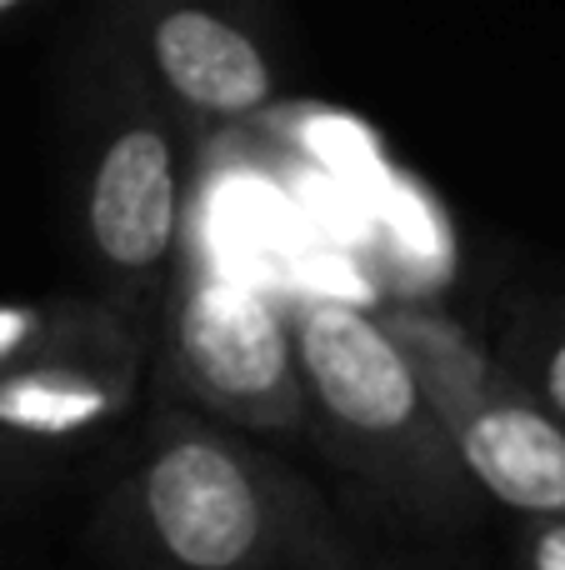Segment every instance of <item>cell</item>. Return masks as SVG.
<instances>
[{
    "label": "cell",
    "instance_id": "cell-1",
    "mask_svg": "<svg viewBox=\"0 0 565 570\" xmlns=\"http://www.w3.org/2000/svg\"><path fill=\"white\" fill-rule=\"evenodd\" d=\"M336 505L270 441L150 401L90 501L80 551L90 570H266Z\"/></svg>",
    "mask_w": 565,
    "mask_h": 570
},
{
    "label": "cell",
    "instance_id": "cell-2",
    "mask_svg": "<svg viewBox=\"0 0 565 570\" xmlns=\"http://www.w3.org/2000/svg\"><path fill=\"white\" fill-rule=\"evenodd\" d=\"M290 311L310 445L350 491V505L390 541L430 551L466 546L486 525L490 501L380 311L336 295H300Z\"/></svg>",
    "mask_w": 565,
    "mask_h": 570
},
{
    "label": "cell",
    "instance_id": "cell-3",
    "mask_svg": "<svg viewBox=\"0 0 565 570\" xmlns=\"http://www.w3.org/2000/svg\"><path fill=\"white\" fill-rule=\"evenodd\" d=\"M190 126L100 20L70 86V230L80 276L156 325L186 250Z\"/></svg>",
    "mask_w": 565,
    "mask_h": 570
},
{
    "label": "cell",
    "instance_id": "cell-4",
    "mask_svg": "<svg viewBox=\"0 0 565 570\" xmlns=\"http://www.w3.org/2000/svg\"><path fill=\"white\" fill-rule=\"evenodd\" d=\"M150 401H176L260 441H310L296 311L186 236L160 311Z\"/></svg>",
    "mask_w": 565,
    "mask_h": 570
},
{
    "label": "cell",
    "instance_id": "cell-5",
    "mask_svg": "<svg viewBox=\"0 0 565 570\" xmlns=\"http://www.w3.org/2000/svg\"><path fill=\"white\" fill-rule=\"evenodd\" d=\"M380 321L426 381L470 481L506 515L565 511V421L470 325L426 301H386Z\"/></svg>",
    "mask_w": 565,
    "mask_h": 570
},
{
    "label": "cell",
    "instance_id": "cell-6",
    "mask_svg": "<svg viewBox=\"0 0 565 570\" xmlns=\"http://www.w3.org/2000/svg\"><path fill=\"white\" fill-rule=\"evenodd\" d=\"M100 20L196 140L276 106L280 60L250 0H100Z\"/></svg>",
    "mask_w": 565,
    "mask_h": 570
},
{
    "label": "cell",
    "instance_id": "cell-7",
    "mask_svg": "<svg viewBox=\"0 0 565 570\" xmlns=\"http://www.w3.org/2000/svg\"><path fill=\"white\" fill-rule=\"evenodd\" d=\"M150 351H70L0 375V431L76 461L120 451L150 401Z\"/></svg>",
    "mask_w": 565,
    "mask_h": 570
},
{
    "label": "cell",
    "instance_id": "cell-8",
    "mask_svg": "<svg viewBox=\"0 0 565 570\" xmlns=\"http://www.w3.org/2000/svg\"><path fill=\"white\" fill-rule=\"evenodd\" d=\"M70 351L156 355V325H146L140 315H130L126 305H116L110 295L90 291V285L0 301V375Z\"/></svg>",
    "mask_w": 565,
    "mask_h": 570
},
{
    "label": "cell",
    "instance_id": "cell-9",
    "mask_svg": "<svg viewBox=\"0 0 565 570\" xmlns=\"http://www.w3.org/2000/svg\"><path fill=\"white\" fill-rule=\"evenodd\" d=\"M266 570H436V556H430V546L380 541L376 525H356V515L336 505Z\"/></svg>",
    "mask_w": 565,
    "mask_h": 570
},
{
    "label": "cell",
    "instance_id": "cell-10",
    "mask_svg": "<svg viewBox=\"0 0 565 570\" xmlns=\"http://www.w3.org/2000/svg\"><path fill=\"white\" fill-rule=\"evenodd\" d=\"M496 351L565 421V301H516Z\"/></svg>",
    "mask_w": 565,
    "mask_h": 570
},
{
    "label": "cell",
    "instance_id": "cell-11",
    "mask_svg": "<svg viewBox=\"0 0 565 570\" xmlns=\"http://www.w3.org/2000/svg\"><path fill=\"white\" fill-rule=\"evenodd\" d=\"M86 471H90V461L40 451V445H26L0 431V515L16 511V505L40 501V495L60 491V485H76Z\"/></svg>",
    "mask_w": 565,
    "mask_h": 570
},
{
    "label": "cell",
    "instance_id": "cell-12",
    "mask_svg": "<svg viewBox=\"0 0 565 570\" xmlns=\"http://www.w3.org/2000/svg\"><path fill=\"white\" fill-rule=\"evenodd\" d=\"M511 570H565V511L561 515H511Z\"/></svg>",
    "mask_w": 565,
    "mask_h": 570
},
{
    "label": "cell",
    "instance_id": "cell-13",
    "mask_svg": "<svg viewBox=\"0 0 565 570\" xmlns=\"http://www.w3.org/2000/svg\"><path fill=\"white\" fill-rule=\"evenodd\" d=\"M0 570H50L36 546H0Z\"/></svg>",
    "mask_w": 565,
    "mask_h": 570
},
{
    "label": "cell",
    "instance_id": "cell-14",
    "mask_svg": "<svg viewBox=\"0 0 565 570\" xmlns=\"http://www.w3.org/2000/svg\"><path fill=\"white\" fill-rule=\"evenodd\" d=\"M30 6H36V0H0V20H16V16H26Z\"/></svg>",
    "mask_w": 565,
    "mask_h": 570
},
{
    "label": "cell",
    "instance_id": "cell-15",
    "mask_svg": "<svg viewBox=\"0 0 565 570\" xmlns=\"http://www.w3.org/2000/svg\"><path fill=\"white\" fill-rule=\"evenodd\" d=\"M436 570H456V566H446V561H436Z\"/></svg>",
    "mask_w": 565,
    "mask_h": 570
}]
</instances>
